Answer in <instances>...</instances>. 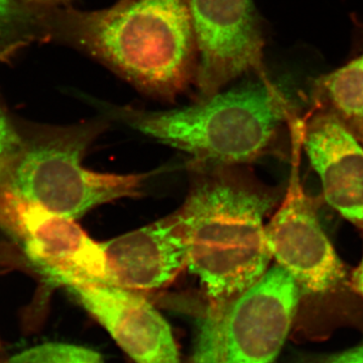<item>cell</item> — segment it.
Masks as SVG:
<instances>
[{
	"mask_svg": "<svg viewBox=\"0 0 363 363\" xmlns=\"http://www.w3.org/2000/svg\"><path fill=\"white\" fill-rule=\"evenodd\" d=\"M44 30L45 42L86 52L154 96L173 99L195 81L188 0H121L92 11L45 7Z\"/></svg>",
	"mask_w": 363,
	"mask_h": 363,
	"instance_id": "obj_1",
	"label": "cell"
},
{
	"mask_svg": "<svg viewBox=\"0 0 363 363\" xmlns=\"http://www.w3.org/2000/svg\"><path fill=\"white\" fill-rule=\"evenodd\" d=\"M233 167H201L179 210L187 267L210 307H224L267 271L272 259L264 217L274 199L234 174Z\"/></svg>",
	"mask_w": 363,
	"mask_h": 363,
	"instance_id": "obj_2",
	"label": "cell"
},
{
	"mask_svg": "<svg viewBox=\"0 0 363 363\" xmlns=\"http://www.w3.org/2000/svg\"><path fill=\"white\" fill-rule=\"evenodd\" d=\"M285 91L266 77L167 111L119 109L130 128L194 157L201 167H234L257 159L290 116Z\"/></svg>",
	"mask_w": 363,
	"mask_h": 363,
	"instance_id": "obj_3",
	"label": "cell"
},
{
	"mask_svg": "<svg viewBox=\"0 0 363 363\" xmlns=\"http://www.w3.org/2000/svg\"><path fill=\"white\" fill-rule=\"evenodd\" d=\"M18 123L23 140L20 156L1 189L73 219L99 205L142 192L145 175L97 173L83 166V157L104 124Z\"/></svg>",
	"mask_w": 363,
	"mask_h": 363,
	"instance_id": "obj_4",
	"label": "cell"
},
{
	"mask_svg": "<svg viewBox=\"0 0 363 363\" xmlns=\"http://www.w3.org/2000/svg\"><path fill=\"white\" fill-rule=\"evenodd\" d=\"M300 292L283 267L267 269L225 307H210L200 355L209 363H274L292 326Z\"/></svg>",
	"mask_w": 363,
	"mask_h": 363,
	"instance_id": "obj_5",
	"label": "cell"
},
{
	"mask_svg": "<svg viewBox=\"0 0 363 363\" xmlns=\"http://www.w3.org/2000/svg\"><path fill=\"white\" fill-rule=\"evenodd\" d=\"M200 99L213 96L245 73L267 76L264 40L250 0H188Z\"/></svg>",
	"mask_w": 363,
	"mask_h": 363,
	"instance_id": "obj_6",
	"label": "cell"
},
{
	"mask_svg": "<svg viewBox=\"0 0 363 363\" xmlns=\"http://www.w3.org/2000/svg\"><path fill=\"white\" fill-rule=\"evenodd\" d=\"M0 214L7 233L20 241L28 259L51 283L58 285L68 278L108 283L101 242L92 240L76 219L49 211L6 189H0Z\"/></svg>",
	"mask_w": 363,
	"mask_h": 363,
	"instance_id": "obj_7",
	"label": "cell"
},
{
	"mask_svg": "<svg viewBox=\"0 0 363 363\" xmlns=\"http://www.w3.org/2000/svg\"><path fill=\"white\" fill-rule=\"evenodd\" d=\"M266 235L272 259L301 291L328 293L345 279V267L303 191L298 162H294L285 199L266 225Z\"/></svg>",
	"mask_w": 363,
	"mask_h": 363,
	"instance_id": "obj_8",
	"label": "cell"
},
{
	"mask_svg": "<svg viewBox=\"0 0 363 363\" xmlns=\"http://www.w3.org/2000/svg\"><path fill=\"white\" fill-rule=\"evenodd\" d=\"M64 286L135 363H181L171 327L140 293L95 279L68 278Z\"/></svg>",
	"mask_w": 363,
	"mask_h": 363,
	"instance_id": "obj_9",
	"label": "cell"
},
{
	"mask_svg": "<svg viewBox=\"0 0 363 363\" xmlns=\"http://www.w3.org/2000/svg\"><path fill=\"white\" fill-rule=\"evenodd\" d=\"M108 283L142 292L166 286L187 267L178 213L101 242Z\"/></svg>",
	"mask_w": 363,
	"mask_h": 363,
	"instance_id": "obj_10",
	"label": "cell"
},
{
	"mask_svg": "<svg viewBox=\"0 0 363 363\" xmlns=\"http://www.w3.org/2000/svg\"><path fill=\"white\" fill-rule=\"evenodd\" d=\"M302 130V145L316 171L325 200L341 216L363 229V145L323 112Z\"/></svg>",
	"mask_w": 363,
	"mask_h": 363,
	"instance_id": "obj_11",
	"label": "cell"
},
{
	"mask_svg": "<svg viewBox=\"0 0 363 363\" xmlns=\"http://www.w3.org/2000/svg\"><path fill=\"white\" fill-rule=\"evenodd\" d=\"M312 96L316 111L334 117L363 145V52L316 79Z\"/></svg>",
	"mask_w": 363,
	"mask_h": 363,
	"instance_id": "obj_12",
	"label": "cell"
},
{
	"mask_svg": "<svg viewBox=\"0 0 363 363\" xmlns=\"http://www.w3.org/2000/svg\"><path fill=\"white\" fill-rule=\"evenodd\" d=\"M44 7L21 0H0V63H9L26 48L45 42Z\"/></svg>",
	"mask_w": 363,
	"mask_h": 363,
	"instance_id": "obj_13",
	"label": "cell"
},
{
	"mask_svg": "<svg viewBox=\"0 0 363 363\" xmlns=\"http://www.w3.org/2000/svg\"><path fill=\"white\" fill-rule=\"evenodd\" d=\"M6 363H104L96 351L67 343H45L14 355Z\"/></svg>",
	"mask_w": 363,
	"mask_h": 363,
	"instance_id": "obj_14",
	"label": "cell"
},
{
	"mask_svg": "<svg viewBox=\"0 0 363 363\" xmlns=\"http://www.w3.org/2000/svg\"><path fill=\"white\" fill-rule=\"evenodd\" d=\"M21 135L18 121L9 116L0 99V189L6 185L21 150Z\"/></svg>",
	"mask_w": 363,
	"mask_h": 363,
	"instance_id": "obj_15",
	"label": "cell"
},
{
	"mask_svg": "<svg viewBox=\"0 0 363 363\" xmlns=\"http://www.w3.org/2000/svg\"><path fill=\"white\" fill-rule=\"evenodd\" d=\"M300 363H363V344L335 354L308 357Z\"/></svg>",
	"mask_w": 363,
	"mask_h": 363,
	"instance_id": "obj_16",
	"label": "cell"
},
{
	"mask_svg": "<svg viewBox=\"0 0 363 363\" xmlns=\"http://www.w3.org/2000/svg\"><path fill=\"white\" fill-rule=\"evenodd\" d=\"M351 284H352L353 289L363 298V257L360 264H358L357 269L353 272Z\"/></svg>",
	"mask_w": 363,
	"mask_h": 363,
	"instance_id": "obj_17",
	"label": "cell"
},
{
	"mask_svg": "<svg viewBox=\"0 0 363 363\" xmlns=\"http://www.w3.org/2000/svg\"><path fill=\"white\" fill-rule=\"evenodd\" d=\"M21 1L33 6L51 7L61 6L66 0H21Z\"/></svg>",
	"mask_w": 363,
	"mask_h": 363,
	"instance_id": "obj_18",
	"label": "cell"
},
{
	"mask_svg": "<svg viewBox=\"0 0 363 363\" xmlns=\"http://www.w3.org/2000/svg\"><path fill=\"white\" fill-rule=\"evenodd\" d=\"M0 229H2V230L4 231H7L6 221L4 220V216H2L1 214H0Z\"/></svg>",
	"mask_w": 363,
	"mask_h": 363,
	"instance_id": "obj_19",
	"label": "cell"
}]
</instances>
